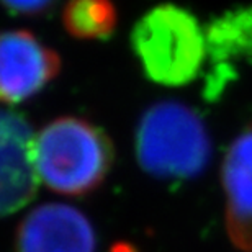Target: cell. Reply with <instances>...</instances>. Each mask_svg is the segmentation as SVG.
I'll use <instances>...</instances> for the list:
<instances>
[{
    "instance_id": "obj_1",
    "label": "cell",
    "mask_w": 252,
    "mask_h": 252,
    "mask_svg": "<svg viewBox=\"0 0 252 252\" xmlns=\"http://www.w3.org/2000/svg\"><path fill=\"white\" fill-rule=\"evenodd\" d=\"M113 160L112 139L84 118H56L34 134L33 162L39 184L56 193L94 191L107 179Z\"/></svg>"
},
{
    "instance_id": "obj_6",
    "label": "cell",
    "mask_w": 252,
    "mask_h": 252,
    "mask_svg": "<svg viewBox=\"0 0 252 252\" xmlns=\"http://www.w3.org/2000/svg\"><path fill=\"white\" fill-rule=\"evenodd\" d=\"M205 94L215 98L238 79L241 69L252 65V5L229 8L215 17L205 28Z\"/></svg>"
},
{
    "instance_id": "obj_10",
    "label": "cell",
    "mask_w": 252,
    "mask_h": 252,
    "mask_svg": "<svg viewBox=\"0 0 252 252\" xmlns=\"http://www.w3.org/2000/svg\"><path fill=\"white\" fill-rule=\"evenodd\" d=\"M8 10L20 15H39L56 0H0Z\"/></svg>"
},
{
    "instance_id": "obj_9",
    "label": "cell",
    "mask_w": 252,
    "mask_h": 252,
    "mask_svg": "<svg viewBox=\"0 0 252 252\" xmlns=\"http://www.w3.org/2000/svg\"><path fill=\"white\" fill-rule=\"evenodd\" d=\"M118 13L112 0H69L63 25L77 39H105L117 30Z\"/></svg>"
},
{
    "instance_id": "obj_8",
    "label": "cell",
    "mask_w": 252,
    "mask_h": 252,
    "mask_svg": "<svg viewBox=\"0 0 252 252\" xmlns=\"http://www.w3.org/2000/svg\"><path fill=\"white\" fill-rule=\"evenodd\" d=\"M221 185L226 196V231L236 249L252 252V126L224 154Z\"/></svg>"
},
{
    "instance_id": "obj_4",
    "label": "cell",
    "mask_w": 252,
    "mask_h": 252,
    "mask_svg": "<svg viewBox=\"0 0 252 252\" xmlns=\"http://www.w3.org/2000/svg\"><path fill=\"white\" fill-rule=\"evenodd\" d=\"M61 70V58L27 30L0 33V103L39 94Z\"/></svg>"
},
{
    "instance_id": "obj_2",
    "label": "cell",
    "mask_w": 252,
    "mask_h": 252,
    "mask_svg": "<svg viewBox=\"0 0 252 252\" xmlns=\"http://www.w3.org/2000/svg\"><path fill=\"white\" fill-rule=\"evenodd\" d=\"M211 141L203 120L180 102H159L144 112L136 129V159L146 174L189 180L206 169Z\"/></svg>"
},
{
    "instance_id": "obj_5",
    "label": "cell",
    "mask_w": 252,
    "mask_h": 252,
    "mask_svg": "<svg viewBox=\"0 0 252 252\" xmlns=\"http://www.w3.org/2000/svg\"><path fill=\"white\" fill-rule=\"evenodd\" d=\"M33 141L27 118L0 108V218L25 208L38 193Z\"/></svg>"
},
{
    "instance_id": "obj_3",
    "label": "cell",
    "mask_w": 252,
    "mask_h": 252,
    "mask_svg": "<svg viewBox=\"0 0 252 252\" xmlns=\"http://www.w3.org/2000/svg\"><path fill=\"white\" fill-rule=\"evenodd\" d=\"M131 44L146 75L164 87L193 82L206 64L205 28L179 5L160 3L146 12L134 25Z\"/></svg>"
},
{
    "instance_id": "obj_7",
    "label": "cell",
    "mask_w": 252,
    "mask_h": 252,
    "mask_svg": "<svg viewBox=\"0 0 252 252\" xmlns=\"http://www.w3.org/2000/svg\"><path fill=\"white\" fill-rule=\"evenodd\" d=\"M92 223L82 211L64 203L33 208L17 231V252H95Z\"/></svg>"
}]
</instances>
